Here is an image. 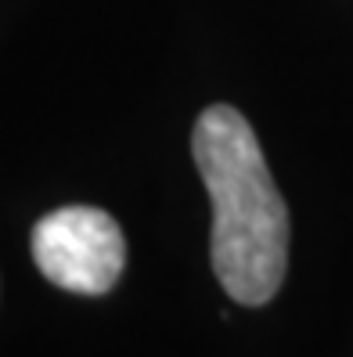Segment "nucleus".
Here are the masks:
<instances>
[{
  "instance_id": "obj_1",
  "label": "nucleus",
  "mask_w": 353,
  "mask_h": 357,
  "mask_svg": "<svg viewBox=\"0 0 353 357\" xmlns=\"http://www.w3.org/2000/svg\"><path fill=\"white\" fill-rule=\"evenodd\" d=\"M191 152L213 202V271L223 292L242 307L271 303L288 267V209L253 127L231 105H210Z\"/></svg>"
},
{
  "instance_id": "obj_2",
  "label": "nucleus",
  "mask_w": 353,
  "mask_h": 357,
  "mask_svg": "<svg viewBox=\"0 0 353 357\" xmlns=\"http://www.w3.org/2000/svg\"><path fill=\"white\" fill-rule=\"evenodd\" d=\"M40 275L76 296H105L127 264L123 227L94 206H61L33 227Z\"/></svg>"
}]
</instances>
